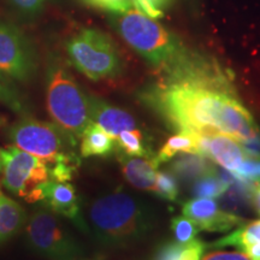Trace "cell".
I'll list each match as a JSON object with an SVG mask.
<instances>
[{
    "label": "cell",
    "instance_id": "1",
    "mask_svg": "<svg viewBox=\"0 0 260 260\" xmlns=\"http://www.w3.org/2000/svg\"><path fill=\"white\" fill-rule=\"evenodd\" d=\"M146 106L178 133L223 134L243 141L260 129L240 100L229 70L184 46L139 92Z\"/></svg>",
    "mask_w": 260,
    "mask_h": 260
},
{
    "label": "cell",
    "instance_id": "2",
    "mask_svg": "<svg viewBox=\"0 0 260 260\" xmlns=\"http://www.w3.org/2000/svg\"><path fill=\"white\" fill-rule=\"evenodd\" d=\"M94 235L106 246L138 242L153 229L154 212L141 198L115 190L98 197L88 210Z\"/></svg>",
    "mask_w": 260,
    "mask_h": 260
},
{
    "label": "cell",
    "instance_id": "3",
    "mask_svg": "<svg viewBox=\"0 0 260 260\" xmlns=\"http://www.w3.org/2000/svg\"><path fill=\"white\" fill-rule=\"evenodd\" d=\"M109 21L125 44L155 68L169 63L184 48L174 32L139 10L133 9L124 14H110Z\"/></svg>",
    "mask_w": 260,
    "mask_h": 260
},
{
    "label": "cell",
    "instance_id": "4",
    "mask_svg": "<svg viewBox=\"0 0 260 260\" xmlns=\"http://www.w3.org/2000/svg\"><path fill=\"white\" fill-rule=\"evenodd\" d=\"M46 104L56 124L70 135L81 136L92 122L88 96L59 60L47 69Z\"/></svg>",
    "mask_w": 260,
    "mask_h": 260
},
{
    "label": "cell",
    "instance_id": "5",
    "mask_svg": "<svg viewBox=\"0 0 260 260\" xmlns=\"http://www.w3.org/2000/svg\"><path fill=\"white\" fill-rule=\"evenodd\" d=\"M69 61L75 69L92 81L118 76L123 60L112 39L94 28H84L68 39L65 44Z\"/></svg>",
    "mask_w": 260,
    "mask_h": 260
},
{
    "label": "cell",
    "instance_id": "6",
    "mask_svg": "<svg viewBox=\"0 0 260 260\" xmlns=\"http://www.w3.org/2000/svg\"><path fill=\"white\" fill-rule=\"evenodd\" d=\"M9 136L16 147L40 158L47 168L59 161L79 164L73 152L74 136L54 123L22 119L11 126Z\"/></svg>",
    "mask_w": 260,
    "mask_h": 260
},
{
    "label": "cell",
    "instance_id": "7",
    "mask_svg": "<svg viewBox=\"0 0 260 260\" xmlns=\"http://www.w3.org/2000/svg\"><path fill=\"white\" fill-rule=\"evenodd\" d=\"M27 239L37 254L48 260H76L81 248L52 211L31 214L27 224Z\"/></svg>",
    "mask_w": 260,
    "mask_h": 260
},
{
    "label": "cell",
    "instance_id": "8",
    "mask_svg": "<svg viewBox=\"0 0 260 260\" xmlns=\"http://www.w3.org/2000/svg\"><path fill=\"white\" fill-rule=\"evenodd\" d=\"M3 184L6 189L27 198L35 188L50 180L46 162L16 146L0 149Z\"/></svg>",
    "mask_w": 260,
    "mask_h": 260
},
{
    "label": "cell",
    "instance_id": "9",
    "mask_svg": "<svg viewBox=\"0 0 260 260\" xmlns=\"http://www.w3.org/2000/svg\"><path fill=\"white\" fill-rule=\"evenodd\" d=\"M34 69V56L27 39L15 25L0 23V73L25 81Z\"/></svg>",
    "mask_w": 260,
    "mask_h": 260
},
{
    "label": "cell",
    "instance_id": "10",
    "mask_svg": "<svg viewBox=\"0 0 260 260\" xmlns=\"http://www.w3.org/2000/svg\"><path fill=\"white\" fill-rule=\"evenodd\" d=\"M28 203L42 201L52 212L67 217L81 228H84L81 218V205L79 195L73 184L68 182H57L48 180L35 188L25 199Z\"/></svg>",
    "mask_w": 260,
    "mask_h": 260
},
{
    "label": "cell",
    "instance_id": "11",
    "mask_svg": "<svg viewBox=\"0 0 260 260\" xmlns=\"http://www.w3.org/2000/svg\"><path fill=\"white\" fill-rule=\"evenodd\" d=\"M183 216L197 224L199 229L213 233H224L245 223L235 213L220 209L214 200L206 198H195L183 204Z\"/></svg>",
    "mask_w": 260,
    "mask_h": 260
},
{
    "label": "cell",
    "instance_id": "12",
    "mask_svg": "<svg viewBox=\"0 0 260 260\" xmlns=\"http://www.w3.org/2000/svg\"><path fill=\"white\" fill-rule=\"evenodd\" d=\"M198 153L229 171L239 168L247 155L237 140L223 134L198 136Z\"/></svg>",
    "mask_w": 260,
    "mask_h": 260
},
{
    "label": "cell",
    "instance_id": "13",
    "mask_svg": "<svg viewBox=\"0 0 260 260\" xmlns=\"http://www.w3.org/2000/svg\"><path fill=\"white\" fill-rule=\"evenodd\" d=\"M92 122L103 128L113 140L124 130L136 129L135 118L129 112L96 96H88Z\"/></svg>",
    "mask_w": 260,
    "mask_h": 260
},
{
    "label": "cell",
    "instance_id": "14",
    "mask_svg": "<svg viewBox=\"0 0 260 260\" xmlns=\"http://www.w3.org/2000/svg\"><path fill=\"white\" fill-rule=\"evenodd\" d=\"M118 160L125 180L141 190L155 193V175L159 162L152 157H130L118 152Z\"/></svg>",
    "mask_w": 260,
    "mask_h": 260
},
{
    "label": "cell",
    "instance_id": "15",
    "mask_svg": "<svg viewBox=\"0 0 260 260\" xmlns=\"http://www.w3.org/2000/svg\"><path fill=\"white\" fill-rule=\"evenodd\" d=\"M169 170L178 180L190 183L204 175L216 171V168L209 159L199 153H181L176 155Z\"/></svg>",
    "mask_w": 260,
    "mask_h": 260
},
{
    "label": "cell",
    "instance_id": "16",
    "mask_svg": "<svg viewBox=\"0 0 260 260\" xmlns=\"http://www.w3.org/2000/svg\"><path fill=\"white\" fill-rule=\"evenodd\" d=\"M115 149V140L96 123L90 122L81 135V155L88 157H107Z\"/></svg>",
    "mask_w": 260,
    "mask_h": 260
},
{
    "label": "cell",
    "instance_id": "17",
    "mask_svg": "<svg viewBox=\"0 0 260 260\" xmlns=\"http://www.w3.org/2000/svg\"><path fill=\"white\" fill-rule=\"evenodd\" d=\"M25 222L23 207L15 200L0 193V242L15 236Z\"/></svg>",
    "mask_w": 260,
    "mask_h": 260
},
{
    "label": "cell",
    "instance_id": "18",
    "mask_svg": "<svg viewBox=\"0 0 260 260\" xmlns=\"http://www.w3.org/2000/svg\"><path fill=\"white\" fill-rule=\"evenodd\" d=\"M252 243H260V219L247 224L243 223L239 229L210 243L209 247L210 248H223V247L233 246L242 252L245 247Z\"/></svg>",
    "mask_w": 260,
    "mask_h": 260
},
{
    "label": "cell",
    "instance_id": "19",
    "mask_svg": "<svg viewBox=\"0 0 260 260\" xmlns=\"http://www.w3.org/2000/svg\"><path fill=\"white\" fill-rule=\"evenodd\" d=\"M198 136L190 133H178L171 136L155 154L159 165L170 161L180 153H198Z\"/></svg>",
    "mask_w": 260,
    "mask_h": 260
},
{
    "label": "cell",
    "instance_id": "20",
    "mask_svg": "<svg viewBox=\"0 0 260 260\" xmlns=\"http://www.w3.org/2000/svg\"><path fill=\"white\" fill-rule=\"evenodd\" d=\"M115 141L118 152L130 157H152L151 149L146 145L142 133L138 129L119 133Z\"/></svg>",
    "mask_w": 260,
    "mask_h": 260
},
{
    "label": "cell",
    "instance_id": "21",
    "mask_svg": "<svg viewBox=\"0 0 260 260\" xmlns=\"http://www.w3.org/2000/svg\"><path fill=\"white\" fill-rule=\"evenodd\" d=\"M228 187H229V183L225 180H223L222 176H218V172L216 170L194 181L191 193L195 198L214 199V198L222 197L225 193Z\"/></svg>",
    "mask_w": 260,
    "mask_h": 260
},
{
    "label": "cell",
    "instance_id": "22",
    "mask_svg": "<svg viewBox=\"0 0 260 260\" xmlns=\"http://www.w3.org/2000/svg\"><path fill=\"white\" fill-rule=\"evenodd\" d=\"M171 229L175 235V240L181 245L193 242L197 240V235L199 233V228L193 220L187 218L186 216L175 217L171 219Z\"/></svg>",
    "mask_w": 260,
    "mask_h": 260
},
{
    "label": "cell",
    "instance_id": "23",
    "mask_svg": "<svg viewBox=\"0 0 260 260\" xmlns=\"http://www.w3.org/2000/svg\"><path fill=\"white\" fill-rule=\"evenodd\" d=\"M155 194L161 199L176 201L180 194L177 178L170 171H157L155 175Z\"/></svg>",
    "mask_w": 260,
    "mask_h": 260
},
{
    "label": "cell",
    "instance_id": "24",
    "mask_svg": "<svg viewBox=\"0 0 260 260\" xmlns=\"http://www.w3.org/2000/svg\"><path fill=\"white\" fill-rule=\"evenodd\" d=\"M230 172L242 181L260 183V157L246 155L240 167Z\"/></svg>",
    "mask_w": 260,
    "mask_h": 260
},
{
    "label": "cell",
    "instance_id": "25",
    "mask_svg": "<svg viewBox=\"0 0 260 260\" xmlns=\"http://www.w3.org/2000/svg\"><path fill=\"white\" fill-rule=\"evenodd\" d=\"M92 8L107 11L110 14H124L135 9L134 0H82Z\"/></svg>",
    "mask_w": 260,
    "mask_h": 260
},
{
    "label": "cell",
    "instance_id": "26",
    "mask_svg": "<svg viewBox=\"0 0 260 260\" xmlns=\"http://www.w3.org/2000/svg\"><path fill=\"white\" fill-rule=\"evenodd\" d=\"M174 0H134L136 10L153 19L164 17L165 9Z\"/></svg>",
    "mask_w": 260,
    "mask_h": 260
},
{
    "label": "cell",
    "instance_id": "27",
    "mask_svg": "<svg viewBox=\"0 0 260 260\" xmlns=\"http://www.w3.org/2000/svg\"><path fill=\"white\" fill-rule=\"evenodd\" d=\"M0 102L6 104L14 110H21V103H19L18 96L16 95L14 89L10 88L2 73H0Z\"/></svg>",
    "mask_w": 260,
    "mask_h": 260
},
{
    "label": "cell",
    "instance_id": "28",
    "mask_svg": "<svg viewBox=\"0 0 260 260\" xmlns=\"http://www.w3.org/2000/svg\"><path fill=\"white\" fill-rule=\"evenodd\" d=\"M184 245L177 242H169L158 249L155 260H180Z\"/></svg>",
    "mask_w": 260,
    "mask_h": 260
},
{
    "label": "cell",
    "instance_id": "29",
    "mask_svg": "<svg viewBox=\"0 0 260 260\" xmlns=\"http://www.w3.org/2000/svg\"><path fill=\"white\" fill-rule=\"evenodd\" d=\"M205 248L206 246L204 242H201L200 240H194L193 242L184 245L180 260H200Z\"/></svg>",
    "mask_w": 260,
    "mask_h": 260
},
{
    "label": "cell",
    "instance_id": "30",
    "mask_svg": "<svg viewBox=\"0 0 260 260\" xmlns=\"http://www.w3.org/2000/svg\"><path fill=\"white\" fill-rule=\"evenodd\" d=\"M240 145L242 146L243 151H245V153L247 155L260 157V129L252 136V138L240 141Z\"/></svg>",
    "mask_w": 260,
    "mask_h": 260
},
{
    "label": "cell",
    "instance_id": "31",
    "mask_svg": "<svg viewBox=\"0 0 260 260\" xmlns=\"http://www.w3.org/2000/svg\"><path fill=\"white\" fill-rule=\"evenodd\" d=\"M201 260H249L246 253L243 252H211L204 255Z\"/></svg>",
    "mask_w": 260,
    "mask_h": 260
},
{
    "label": "cell",
    "instance_id": "32",
    "mask_svg": "<svg viewBox=\"0 0 260 260\" xmlns=\"http://www.w3.org/2000/svg\"><path fill=\"white\" fill-rule=\"evenodd\" d=\"M11 2L25 14H37L42 9L46 0H11Z\"/></svg>",
    "mask_w": 260,
    "mask_h": 260
},
{
    "label": "cell",
    "instance_id": "33",
    "mask_svg": "<svg viewBox=\"0 0 260 260\" xmlns=\"http://www.w3.org/2000/svg\"><path fill=\"white\" fill-rule=\"evenodd\" d=\"M251 204L260 216V183H253L251 188Z\"/></svg>",
    "mask_w": 260,
    "mask_h": 260
},
{
    "label": "cell",
    "instance_id": "34",
    "mask_svg": "<svg viewBox=\"0 0 260 260\" xmlns=\"http://www.w3.org/2000/svg\"><path fill=\"white\" fill-rule=\"evenodd\" d=\"M246 253L249 260H260V243H252L245 247V249L242 251Z\"/></svg>",
    "mask_w": 260,
    "mask_h": 260
},
{
    "label": "cell",
    "instance_id": "35",
    "mask_svg": "<svg viewBox=\"0 0 260 260\" xmlns=\"http://www.w3.org/2000/svg\"><path fill=\"white\" fill-rule=\"evenodd\" d=\"M0 169H2V159H0Z\"/></svg>",
    "mask_w": 260,
    "mask_h": 260
}]
</instances>
